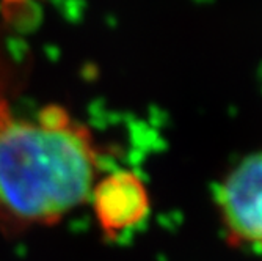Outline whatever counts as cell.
<instances>
[{
  "mask_svg": "<svg viewBox=\"0 0 262 261\" xmlns=\"http://www.w3.org/2000/svg\"><path fill=\"white\" fill-rule=\"evenodd\" d=\"M99 151L91 132L60 107L36 120L0 107V227L51 225L90 200Z\"/></svg>",
  "mask_w": 262,
  "mask_h": 261,
  "instance_id": "1",
  "label": "cell"
},
{
  "mask_svg": "<svg viewBox=\"0 0 262 261\" xmlns=\"http://www.w3.org/2000/svg\"><path fill=\"white\" fill-rule=\"evenodd\" d=\"M215 208L229 246L262 256V150L228 170L215 189Z\"/></svg>",
  "mask_w": 262,
  "mask_h": 261,
  "instance_id": "2",
  "label": "cell"
},
{
  "mask_svg": "<svg viewBox=\"0 0 262 261\" xmlns=\"http://www.w3.org/2000/svg\"><path fill=\"white\" fill-rule=\"evenodd\" d=\"M105 238L118 239L146 220L151 211L149 191L132 170H115L93 186L90 200Z\"/></svg>",
  "mask_w": 262,
  "mask_h": 261,
  "instance_id": "3",
  "label": "cell"
}]
</instances>
